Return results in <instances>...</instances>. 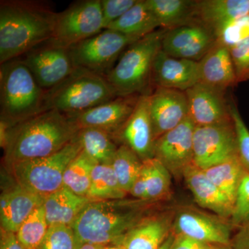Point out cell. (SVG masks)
I'll return each mask as SVG.
<instances>
[{
  "label": "cell",
  "instance_id": "1",
  "mask_svg": "<svg viewBox=\"0 0 249 249\" xmlns=\"http://www.w3.org/2000/svg\"><path fill=\"white\" fill-rule=\"evenodd\" d=\"M57 13L47 1H0V64L19 58L51 40Z\"/></svg>",
  "mask_w": 249,
  "mask_h": 249
},
{
  "label": "cell",
  "instance_id": "2",
  "mask_svg": "<svg viewBox=\"0 0 249 249\" xmlns=\"http://www.w3.org/2000/svg\"><path fill=\"white\" fill-rule=\"evenodd\" d=\"M78 130L67 114L42 111L11 127L4 147L5 163L11 166L56 153L76 138Z\"/></svg>",
  "mask_w": 249,
  "mask_h": 249
},
{
  "label": "cell",
  "instance_id": "3",
  "mask_svg": "<svg viewBox=\"0 0 249 249\" xmlns=\"http://www.w3.org/2000/svg\"><path fill=\"white\" fill-rule=\"evenodd\" d=\"M141 201H91L71 226L77 248L86 243L103 246L117 243L143 220L142 205L139 203Z\"/></svg>",
  "mask_w": 249,
  "mask_h": 249
},
{
  "label": "cell",
  "instance_id": "4",
  "mask_svg": "<svg viewBox=\"0 0 249 249\" xmlns=\"http://www.w3.org/2000/svg\"><path fill=\"white\" fill-rule=\"evenodd\" d=\"M45 95L21 58L1 64V119L15 125L46 111Z\"/></svg>",
  "mask_w": 249,
  "mask_h": 249
},
{
  "label": "cell",
  "instance_id": "5",
  "mask_svg": "<svg viewBox=\"0 0 249 249\" xmlns=\"http://www.w3.org/2000/svg\"><path fill=\"white\" fill-rule=\"evenodd\" d=\"M167 30L160 29L131 44L106 78L117 96L150 94L152 67Z\"/></svg>",
  "mask_w": 249,
  "mask_h": 249
},
{
  "label": "cell",
  "instance_id": "6",
  "mask_svg": "<svg viewBox=\"0 0 249 249\" xmlns=\"http://www.w3.org/2000/svg\"><path fill=\"white\" fill-rule=\"evenodd\" d=\"M117 97L106 77L76 67L63 81L46 91L45 110L65 114L88 110Z\"/></svg>",
  "mask_w": 249,
  "mask_h": 249
},
{
  "label": "cell",
  "instance_id": "7",
  "mask_svg": "<svg viewBox=\"0 0 249 249\" xmlns=\"http://www.w3.org/2000/svg\"><path fill=\"white\" fill-rule=\"evenodd\" d=\"M81 152V145L76 137L56 153L18 162L10 168L17 184L46 197L63 187L64 173L67 166Z\"/></svg>",
  "mask_w": 249,
  "mask_h": 249
},
{
  "label": "cell",
  "instance_id": "8",
  "mask_svg": "<svg viewBox=\"0 0 249 249\" xmlns=\"http://www.w3.org/2000/svg\"><path fill=\"white\" fill-rule=\"evenodd\" d=\"M138 40L111 29H103L69 47V52L75 67L106 77L127 47Z\"/></svg>",
  "mask_w": 249,
  "mask_h": 249
},
{
  "label": "cell",
  "instance_id": "9",
  "mask_svg": "<svg viewBox=\"0 0 249 249\" xmlns=\"http://www.w3.org/2000/svg\"><path fill=\"white\" fill-rule=\"evenodd\" d=\"M103 29L101 0H81L72 3L57 14L51 41L69 48L99 34Z\"/></svg>",
  "mask_w": 249,
  "mask_h": 249
},
{
  "label": "cell",
  "instance_id": "10",
  "mask_svg": "<svg viewBox=\"0 0 249 249\" xmlns=\"http://www.w3.org/2000/svg\"><path fill=\"white\" fill-rule=\"evenodd\" d=\"M237 155V137L232 119L222 124L196 127L193 165L196 168L209 169Z\"/></svg>",
  "mask_w": 249,
  "mask_h": 249
},
{
  "label": "cell",
  "instance_id": "11",
  "mask_svg": "<svg viewBox=\"0 0 249 249\" xmlns=\"http://www.w3.org/2000/svg\"><path fill=\"white\" fill-rule=\"evenodd\" d=\"M19 58L45 91L61 83L76 69L69 48L51 40L37 46Z\"/></svg>",
  "mask_w": 249,
  "mask_h": 249
},
{
  "label": "cell",
  "instance_id": "12",
  "mask_svg": "<svg viewBox=\"0 0 249 249\" xmlns=\"http://www.w3.org/2000/svg\"><path fill=\"white\" fill-rule=\"evenodd\" d=\"M196 124L190 116L155 141V157L174 174H182L193 163Z\"/></svg>",
  "mask_w": 249,
  "mask_h": 249
},
{
  "label": "cell",
  "instance_id": "13",
  "mask_svg": "<svg viewBox=\"0 0 249 249\" xmlns=\"http://www.w3.org/2000/svg\"><path fill=\"white\" fill-rule=\"evenodd\" d=\"M215 42L213 31L196 22L167 30L161 49L170 56L199 62Z\"/></svg>",
  "mask_w": 249,
  "mask_h": 249
},
{
  "label": "cell",
  "instance_id": "14",
  "mask_svg": "<svg viewBox=\"0 0 249 249\" xmlns=\"http://www.w3.org/2000/svg\"><path fill=\"white\" fill-rule=\"evenodd\" d=\"M141 96H117L88 110L67 115L79 129L96 127L104 129L112 135L128 120Z\"/></svg>",
  "mask_w": 249,
  "mask_h": 249
},
{
  "label": "cell",
  "instance_id": "15",
  "mask_svg": "<svg viewBox=\"0 0 249 249\" xmlns=\"http://www.w3.org/2000/svg\"><path fill=\"white\" fill-rule=\"evenodd\" d=\"M149 112L155 141L176 127L188 116L185 91L156 88L148 96Z\"/></svg>",
  "mask_w": 249,
  "mask_h": 249
},
{
  "label": "cell",
  "instance_id": "16",
  "mask_svg": "<svg viewBox=\"0 0 249 249\" xmlns=\"http://www.w3.org/2000/svg\"><path fill=\"white\" fill-rule=\"evenodd\" d=\"M149 94L139 97L138 103L132 115L122 127L112 134L133 150L142 160L155 157V139L148 105Z\"/></svg>",
  "mask_w": 249,
  "mask_h": 249
},
{
  "label": "cell",
  "instance_id": "17",
  "mask_svg": "<svg viewBox=\"0 0 249 249\" xmlns=\"http://www.w3.org/2000/svg\"><path fill=\"white\" fill-rule=\"evenodd\" d=\"M188 102V116L196 127L213 125L231 120L225 93L197 83L185 91Z\"/></svg>",
  "mask_w": 249,
  "mask_h": 249
},
{
  "label": "cell",
  "instance_id": "18",
  "mask_svg": "<svg viewBox=\"0 0 249 249\" xmlns=\"http://www.w3.org/2000/svg\"><path fill=\"white\" fill-rule=\"evenodd\" d=\"M197 83L198 62L170 56L160 49L152 67V84L156 88L186 91Z\"/></svg>",
  "mask_w": 249,
  "mask_h": 249
},
{
  "label": "cell",
  "instance_id": "19",
  "mask_svg": "<svg viewBox=\"0 0 249 249\" xmlns=\"http://www.w3.org/2000/svg\"><path fill=\"white\" fill-rule=\"evenodd\" d=\"M198 65L200 84L223 93L237 84L230 50L219 42H215Z\"/></svg>",
  "mask_w": 249,
  "mask_h": 249
},
{
  "label": "cell",
  "instance_id": "20",
  "mask_svg": "<svg viewBox=\"0 0 249 249\" xmlns=\"http://www.w3.org/2000/svg\"><path fill=\"white\" fill-rule=\"evenodd\" d=\"M44 196L16 186L1 193L0 198L1 229L17 232L22 223L37 208L43 204Z\"/></svg>",
  "mask_w": 249,
  "mask_h": 249
},
{
  "label": "cell",
  "instance_id": "21",
  "mask_svg": "<svg viewBox=\"0 0 249 249\" xmlns=\"http://www.w3.org/2000/svg\"><path fill=\"white\" fill-rule=\"evenodd\" d=\"M183 178L196 202L223 218H231L233 205L206 176L204 170L193 164L183 173Z\"/></svg>",
  "mask_w": 249,
  "mask_h": 249
},
{
  "label": "cell",
  "instance_id": "22",
  "mask_svg": "<svg viewBox=\"0 0 249 249\" xmlns=\"http://www.w3.org/2000/svg\"><path fill=\"white\" fill-rule=\"evenodd\" d=\"M175 227L178 234L209 245L228 246L230 243V229L227 225L198 213L180 214L177 218Z\"/></svg>",
  "mask_w": 249,
  "mask_h": 249
},
{
  "label": "cell",
  "instance_id": "23",
  "mask_svg": "<svg viewBox=\"0 0 249 249\" xmlns=\"http://www.w3.org/2000/svg\"><path fill=\"white\" fill-rule=\"evenodd\" d=\"M249 15V0L196 1V19L215 32L227 23Z\"/></svg>",
  "mask_w": 249,
  "mask_h": 249
},
{
  "label": "cell",
  "instance_id": "24",
  "mask_svg": "<svg viewBox=\"0 0 249 249\" xmlns=\"http://www.w3.org/2000/svg\"><path fill=\"white\" fill-rule=\"evenodd\" d=\"M93 201L88 196H78L62 187L45 198L43 206L49 227H71L85 206Z\"/></svg>",
  "mask_w": 249,
  "mask_h": 249
},
{
  "label": "cell",
  "instance_id": "25",
  "mask_svg": "<svg viewBox=\"0 0 249 249\" xmlns=\"http://www.w3.org/2000/svg\"><path fill=\"white\" fill-rule=\"evenodd\" d=\"M169 228L164 218L143 219L116 244L124 249H160L168 238Z\"/></svg>",
  "mask_w": 249,
  "mask_h": 249
},
{
  "label": "cell",
  "instance_id": "26",
  "mask_svg": "<svg viewBox=\"0 0 249 249\" xmlns=\"http://www.w3.org/2000/svg\"><path fill=\"white\" fill-rule=\"evenodd\" d=\"M146 3L158 21L160 29L171 30L196 22V1L146 0Z\"/></svg>",
  "mask_w": 249,
  "mask_h": 249
},
{
  "label": "cell",
  "instance_id": "27",
  "mask_svg": "<svg viewBox=\"0 0 249 249\" xmlns=\"http://www.w3.org/2000/svg\"><path fill=\"white\" fill-rule=\"evenodd\" d=\"M106 29L140 39L158 30L160 26L146 0H138L137 4Z\"/></svg>",
  "mask_w": 249,
  "mask_h": 249
},
{
  "label": "cell",
  "instance_id": "28",
  "mask_svg": "<svg viewBox=\"0 0 249 249\" xmlns=\"http://www.w3.org/2000/svg\"><path fill=\"white\" fill-rule=\"evenodd\" d=\"M76 138L82 151L96 164H111L119 147L110 133L102 129L85 127L79 129Z\"/></svg>",
  "mask_w": 249,
  "mask_h": 249
},
{
  "label": "cell",
  "instance_id": "29",
  "mask_svg": "<svg viewBox=\"0 0 249 249\" xmlns=\"http://www.w3.org/2000/svg\"><path fill=\"white\" fill-rule=\"evenodd\" d=\"M245 170L238 154L226 161L204 171L207 178L234 205Z\"/></svg>",
  "mask_w": 249,
  "mask_h": 249
},
{
  "label": "cell",
  "instance_id": "30",
  "mask_svg": "<svg viewBox=\"0 0 249 249\" xmlns=\"http://www.w3.org/2000/svg\"><path fill=\"white\" fill-rule=\"evenodd\" d=\"M127 193L121 188L110 164H96L91 173L88 197L93 201L124 199Z\"/></svg>",
  "mask_w": 249,
  "mask_h": 249
},
{
  "label": "cell",
  "instance_id": "31",
  "mask_svg": "<svg viewBox=\"0 0 249 249\" xmlns=\"http://www.w3.org/2000/svg\"><path fill=\"white\" fill-rule=\"evenodd\" d=\"M141 175L146 190V200L158 199L169 191L170 172L156 157L142 160Z\"/></svg>",
  "mask_w": 249,
  "mask_h": 249
},
{
  "label": "cell",
  "instance_id": "32",
  "mask_svg": "<svg viewBox=\"0 0 249 249\" xmlns=\"http://www.w3.org/2000/svg\"><path fill=\"white\" fill-rule=\"evenodd\" d=\"M119 184L125 193H129L142 170V160L124 145L118 147L111 164Z\"/></svg>",
  "mask_w": 249,
  "mask_h": 249
},
{
  "label": "cell",
  "instance_id": "33",
  "mask_svg": "<svg viewBox=\"0 0 249 249\" xmlns=\"http://www.w3.org/2000/svg\"><path fill=\"white\" fill-rule=\"evenodd\" d=\"M96 163L82 151L67 166L63 176V186L78 196H87L91 173Z\"/></svg>",
  "mask_w": 249,
  "mask_h": 249
},
{
  "label": "cell",
  "instance_id": "34",
  "mask_svg": "<svg viewBox=\"0 0 249 249\" xmlns=\"http://www.w3.org/2000/svg\"><path fill=\"white\" fill-rule=\"evenodd\" d=\"M49 229L43 204L22 223L16 232L18 240L27 249H37Z\"/></svg>",
  "mask_w": 249,
  "mask_h": 249
},
{
  "label": "cell",
  "instance_id": "35",
  "mask_svg": "<svg viewBox=\"0 0 249 249\" xmlns=\"http://www.w3.org/2000/svg\"><path fill=\"white\" fill-rule=\"evenodd\" d=\"M216 42L229 49L249 37V15L224 24L214 33Z\"/></svg>",
  "mask_w": 249,
  "mask_h": 249
},
{
  "label": "cell",
  "instance_id": "36",
  "mask_svg": "<svg viewBox=\"0 0 249 249\" xmlns=\"http://www.w3.org/2000/svg\"><path fill=\"white\" fill-rule=\"evenodd\" d=\"M74 232L69 226H51L37 249H76Z\"/></svg>",
  "mask_w": 249,
  "mask_h": 249
},
{
  "label": "cell",
  "instance_id": "37",
  "mask_svg": "<svg viewBox=\"0 0 249 249\" xmlns=\"http://www.w3.org/2000/svg\"><path fill=\"white\" fill-rule=\"evenodd\" d=\"M232 225L241 229L249 226V171L245 170L241 181L232 215L231 217Z\"/></svg>",
  "mask_w": 249,
  "mask_h": 249
},
{
  "label": "cell",
  "instance_id": "38",
  "mask_svg": "<svg viewBox=\"0 0 249 249\" xmlns=\"http://www.w3.org/2000/svg\"><path fill=\"white\" fill-rule=\"evenodd\" d=\"M229 107L235 127L239 156L246 170L249 171V129L242 119L237 106L233 103H229Z\"/></svg>",
  "mask_w": 249,
  "mask_h": 249
},
{
  "label": "cell",
  "instance_id": "39",
  "mask_svg": "<svg viewBox=\"0 0 249 249\" xmlns=\"http://www.w3.org/2000/svg\"><path fill=\"white\" fill-rule=\"evenodd\" d=\"M229 50L237 83L249 80V37Z\"/></svg>",
  "mask_w": 249,
  "mask_h": 249
},
{
  "label": "cell",
  "instance_id": "40",
  "mask_svg": "<svg viewBox=\"0 0 249 249\" xmlns=\"http://www.w3.org/2000/svg\"><path fill=\"white\" fill-rule=\"evenodd\" d=\"M138 0H101L104 29L124 16Z\"/></svg>",
  "mask_w": 249,
  "mask_h": 249
},
{
  "label": "cell",
  "instance_id": "41",
  "mask_svg": "<svg viewBox=\"0 0 249 249\" xmlns=\"http://www.w3.org/2000/svg\"><path fill=\"white\" fill-rule=\"evenodd\" d=\"M213 247L209 244L195 240L182 234H178L173 237L170 249H213Z\"/></svg>",
  "mask_w": 249,
  "mask_h": 249
},
{
  "label": "cell",
  "instance_id": "42",
  "mask_svg": "<svg viewBox=\"0 0 249 249\" xmlns=\"http://www.w3.org/2000/svg\"><path fill=\"white\" fill-rule=\"evenodd\" d=\"M0 249H27L18 240L16 232L1 229Z\"/></svg>",
  "mask_w": 249,
  "mask_h": 249
},
{
  "label": "cell",
  "instance_id": "43",
  "mask_svg": "<svg viewBox=\"0 0 249 249\" xmlns=\"http://www.w3.org/2000/svg\"><path fill=\"white\" fill-rule=\"evenodd\" d=\"M235 249H249V226L242 228L236 237Z\"/></svg>",
  "mask_w": 249,
  "mask_h": 249
},
{
  "label": "cell",
  "instance_id": "44",
  "mask_svg": "<svg viewBox=\"0 0 249 249\" xmlns=\"http://www.w3.org/2000/svg\"><path fill=\"white\" fill-rule=\"evenodd\" d=\"M105 246L101 245H96V244L86 243L84 245H80L76 249H104Z\"/></svg>",
  "mask_w": 249,
  "mask_h": 249
},
{
  "label": "cell",
  "instance_id": "45",
  "mask_svg": "<svg viewBox=\"0 0 249 249\" xmlns=\"http://www.w3.org/2000/svg\"><path fill=\"white\" fill-rule=\"evenodd\" d=\"M173 236H168V238L163 242L160 249H170L172 242L173 240Z\"/></svg>",
  "mask_w": 249,
  "mask_h": 249
},
{
  "label": "cell",
  "instance_id": "46",
  "mask_svg": "<svg viewBox=\"0 0 249 249\" xmlns=\"http://www.w3.org/2000/svg\"><path fill=\"white\" fill-rule=\"evenodd\" d=\"M104 249H124V248L119 244H111V245L105 246Z\"/></svg>",
  "mask_w": 249,
  "mask_h": 249
},
{
  "label": "cell",
  "instance_id": "47",
  "mask_svg": "<svg viewBox=\"0 0 249 249\" xmlns=\"http://www.w3.org/2000/svg\"><path fill=\"white\" fill-rule=\"evenodd\" d=\"M213 249H225V248H213Z\"/></svg>",
  "mask_w": 249,
  "mask_h": 249
}]
</instances>
